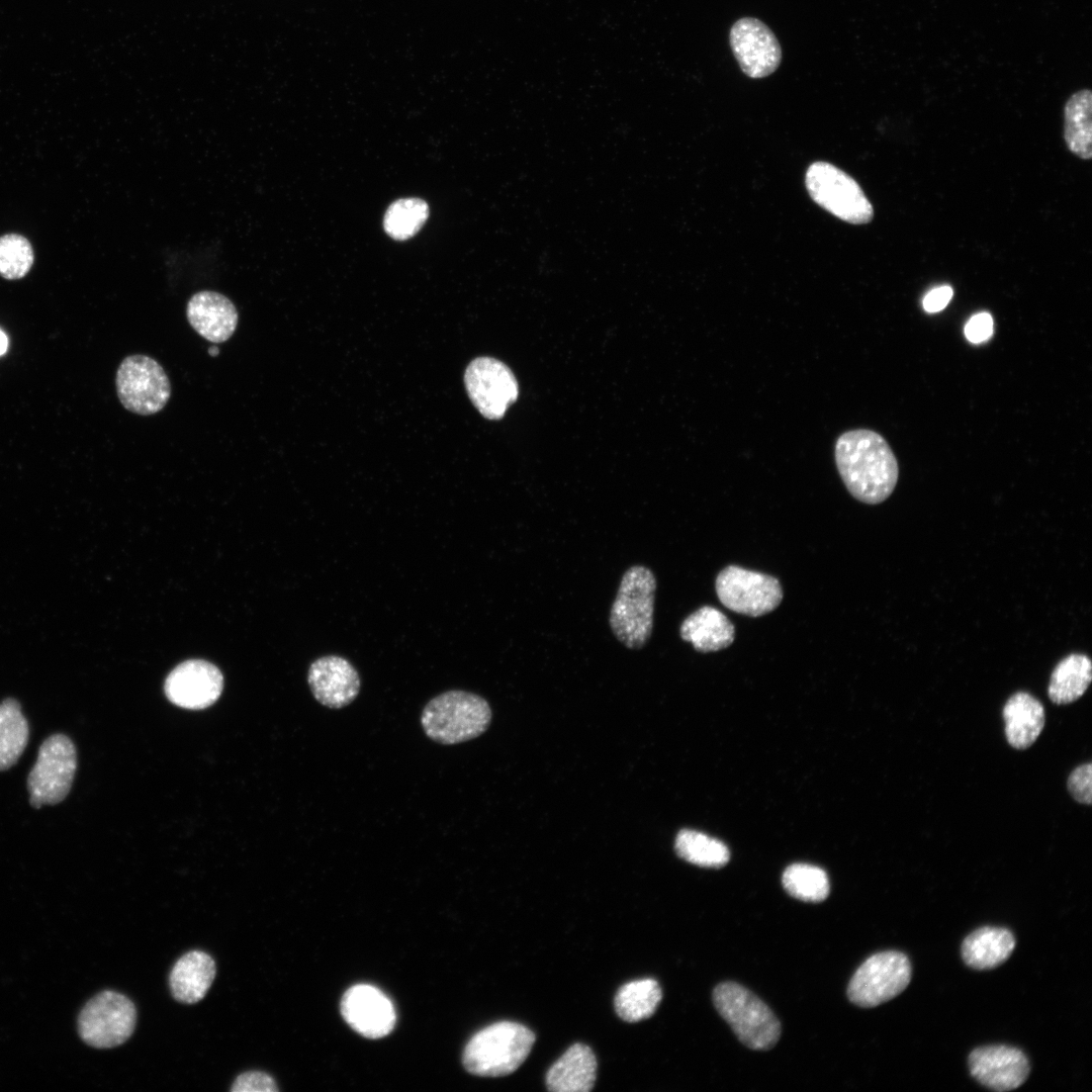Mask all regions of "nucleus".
I'll list each match as a JSON object with an SVG mask.
<instances>
[{
  "mask_svg": "<svg viewBox=\"0 0 1092 1092\" xmlns=\"http://www.w3.org/2000/svg\"><path fill=\"white\" fill-rule=\"evenodd\" d=\"M952 294V288L947 285L932 289L923 298L924 310L931 313L942 310L951 299Z\"/></svg>",
  "mask_w": 1092,
  "mask_h": 1092,
  "instance_id": "nucleus-35",
  "label": "nucleus"
},
{
  "mask_svg": "<svg viewBox=\"0 0 1092 1092\" xmlns=\"http://www.w3.org/2000/svg\"><path fill=\"white\" fill-rule=\"evenodd\" d=\"M729 43L741 71L752 79L771 75L782 62V48L761 20L745 16L730 28Z\"/></svg>",
  "mask_w": 1092,
  "mask_h": 1092,
  "instance_id": "nucleus-13",
  "label": "nucleus"
},
{
  "mask_svg": "<svg viewBox=\"0 0 1092 1092\" xmlns=\"http://www.w3.org/2000/svg\"><path fill=\"white\" fill-rule=\"evenodd\" d=\"M491 709L480 696L451 690L430 700L423 709L421 725L433 741L452 745L474 739L486 731Z\"/></svg>",
  "mask_w": 1092,
  "mask_h": 1092,
  "instance_id": "nucleus-3",
  "label": "nucleus"
},
{
  "mask_svg": "<svg viewBox=\"0 0 1092 1092\" xmlns=\"http://www.w3.org/2000/svg\"><path fill=\"white\" fill-rule=\"evenodd\" d=\"M782 882L789 895L805 902H821L827 898L830 891L826 873L807 863L789 866L783 874Z\"/></svg>",
  "mask_w": 1092,
  "mask_h": 1092,
  "instance_id": "nucleus-29",
  "label": "nucleus"
},
{
  "mask_svg": "<svg viewBox=\"0 0 1092 1092\" xmlns=\"http://www.w3.org/2000/svg\"><path fill=\"white\" fill-rule=\"evenodd\" d=\"M535 1038L531 1029L518 1022L490 1024L470 1038L464 1049L463 1065L477 1076L509 1075L527 1059Z\"/></svg>",
  "mask_w": 1092,
  "mask_h": 1092,
  "instance_id": "nucleus-4",
  "label": "nucleus"
},
{
  "mask_svg": "<svg viewBox=\"0 0 1092 1092\" xmlns=\"http://www.w3.org/2000/svg\"><path fill=\"white\" fill-rule=\"evenodd\" d=\"M1092 93L1081 89L1073 93L1064 108L1065 142L1069 150L1081 159L1092 157Z\"/></svg>",
  "mask_w": 1092,
  "mask_h": 1092,
  "instance_id": "nucleus-25",
  "label": "nucleus"
},
{
  "mask_svg": "<svg viewBox=\"0 0 1092 1092\" xmlns=\"http://www.w3.org/2000/svg\"><path fill=\"white\" fill-rule=\"evenodd\" d=\"M231 1091L233 1092H275L278 1087L274 1079L262 1071H248L237 1077Z\"/></svg>",
  "mask_w": 1092,
  "mask_h": 1092,
  "instance_id": "nucleus-33",
  "label": "nucleus"
},
{
  "mask_svg": "<svg viewBox=\"0 0 1092 1092\" xmlns=\"http://www.w3.org/2000/svg\"><path fill=\"white\" fill-rule=\"evenodd\" d=\"M8 348V338L3 331L0 330V356L3 355Z\"/></svg>",
  "mask_w": 1092,
  "mask_h": 1092,
  "instance_id": "nucleus-36",
  "label": "nucleus"
},
{
  "mask_svg": "<svg viewBox=\"0 0 1092 1092\" xmlns=\"http://www.w3.org/2000/svg\"><path fill=\"white\" fill-rule=\"evenodd\" d=\"M307 682L314 699L330 709H342L350 705L361 688L356 668L346 658L338 655L315 659L308 668Z\"/></svg>",
  "mask_w": 1092,
  "mask_h": 1092,
  "instance_id": "nucleus-17",
  "label": "nucleus"
},
{
  "mask_svg": "<svg viewBox=\"0 0 1092 1092\" xmlns=\"http://www.w3.org/2000/svg\"><path fill=\"white\" fill-rule=\"evenodd\" d=\"M29 726L20 704L12 698L0 703V771L13 766L23 753Z\"/></svg>",
  "mask_w": 1092,
  "mask_h": 1092,
  "instance_id": "nucleus-26",
  "label": "nucleus"
},
{
  "mask_svg": "<svg viewBox=\"0 0 1092 1092\" xmlns=\"http://www.w3.org/2000/svg\"><path fill=\"white\" fill-rule=\"evenodd\" d=\"M429 216L428 204L420 198H403L387 208L383 226L394 240L403 241L415 236Z\"/></svg>",
  "mask_w": 1092,
  "mask_h": 1092,
  "instance_id": "nucleus-30",
  "label": "nucleus"
},
{
  "mask_svg": "<svg viewBox=\"0 0 1092 1092\" xmlns=\"http://www.w3.org/2000/svg\"><path fill=\"white\" fill-rule=\"evenodd\" d=\"M968 1062L974 1079L986 1088L999 1092L1017 1089L1027 1080L1030 1072L1025 1054L1005 1044L977 1048L971 1052Z\"/></svg>",
  "mask_w": 1092,
  "mask_h": 1092,
  "instance_id": "nucleus-15",
  "label": "nucleus"
},
{
  "mask_svg": "<svg viewBox=\"0 0 1092 1092\" xmlns=\"http://www.w3.org/2000/svg\"><path fill=\"white\" fill-rule=\"evenodd\" d=\"M993 334V318L988 312L973 315L965 327V336L972 343L988 340Z\"/></svg>",
  "mask_w": 1092,
  "mask_h": 1092,
  "instance_id": "nucleus-34",
  "label": "nucleus"
},
{
  "mask_svg": "<svg viewBox=\"0 0 1092 1092\" xmlns=\"http://www.w3.org/2000/svg\"><path fill=\"white\" fill-rule=\"evenodd\" d=\"M805 183L811 198L836 217L853 224L868 223L874 209L866 194L849 175L826 162H815L806 172Z\"/></svg>",
  "mask_w": 1092,
  "mask_h": 1092,
  "instance_id": "nucleus-7",
  "label": "nucleus"
},
{
  "mask_svg": "<svg viewBox=\"0 0 1092 1092\" xmlns=\"http://www.w3.org/2000/svg\"><path fill=\"white\" fill-rule=\"evenodd\" d=\"M464 382L471 401L488 420L502 419L519 393L510 368L490 357L474 359L466 368Z\"/></svg>",
  "mask_w": 1092,
  "mask_h": 1092,
  "instance_id": "nucleus-12",
  "label": "nucleus"
},
{
  "mask_svg": "<svg viewBox=\"0 0 1092 1092\" xmlns=\"http://www.w3.org/2000/svg\"><path fill=\"white\" fill-rule=\"evenodd\" d=\"M216 973L214 960L202 950L184 953L173 966L169 977L173 997L185 1004L202 1000Z\"/></svg>",
  "mask_w": 1092,
  "mask_h": 1092,
  "instance_id": "nucleus-20",
  "label": "nucleus"
},
{
  "mask_svg": "<svg viewBox=\"0 0 1092 1092\" xmlns=\"http://www.w3.org/2000/svg\"><path fill=\"white\" fill-rule=\"evenodd\" d=\"M597 1078V1059L583 1043L572 1044L548 1070L546 1086L552 1092H587Z\"/></svg>",
  "mask_w": 1092,
  "mask_h": 1092,
  "instance_id": "nucleus-19",
  "label": "nucleus"
},
{
  "mask_svg": "<svg viewBox=\"0 0 1092 1092\" xmlns=\"http://www.w3.org/2000/svg\"><path fill=\"white\" fill-rule=\"evenodd\" d=\"M223 688V676L212 663L190 659L177 665L166 677L168 700L183 709L202 710L214 704Z\"/></svg>",
  "mask_w": 1092,
  "mask_h": 1092,
  "instance_id": "nucleus-14",
  "label": "nucleus"
},
{
  "mask_svg": "<svg viewBox=\"0 0 1092 1092\" xmlns=\"http://www.w3.org/2000/svg\"><path fill=\"white\" fill-rule=\"evenodd\" d=\"M715 587L722 605L749 617L774 611L783 600V589L776 577L736 565H729L718 574Z\"/></svg>",
  "mask_w": 1092,
  "mask_h": 1092,
  "instance_id": "nucleus-11",
  "label": "nucleus"
},
{
  "mask_svg": "<svg viewBox=\"0 0 1092 1092\" xmlns=\"http://www.w3.org/2000/svg\"><path fill=\"white\" fill-rule=\"evenodd\" d=\"M835 462L846 488L859 502L876 505L893 492L898 481L897 459L877 432L857 429L840 435Z\"/></svg>",
  "mask_w": 1092,
  "mask_h": 1092,
  "instance_id": "nucleus-1",
  "label": "nucleus"
},
{
  "mask_svg": "<svg viewBox=\"0 0 1092 1092\" xmlns=\"http://www.w3.org/2000/svg\"><path fill=\"white\" fill-rule=\"evenodd\" d=\"M656 577L644 565H633L622 575L611 606L609 625L618 641L640 649L649 640L654 622Z\"/></svg>",
  "mask_w": 1092,
  "mask_h": 1092,
  "instance_id": "nucleus-2",
  "label": "nucleus"
},
{
  "mask_svg": "<svg viewBox=\"0 0 1092 1092\" xmlns=\"http://www.w3.org/2000/svg\"><path fill=\"white\" fill-rule=\"evenodd\" d=\"M679 635L699 652H715L732 644L735 628L721 611L703 606L681 622Z\"/></svg>",
  "mask_w": 1092,
  "mask_h": 1092,
  "instance_id": "nucleus-22",
  "label": "nucleus"
},
{
  "mask_svg": "<svg viewBox=\"0 0 1092 1092\" xmlns=\"http://www.w3.org/2000/svg\"><path fill=\"white\" fill-rule=\"evenodd\" d=\"M1015 944V937L1009 929L983 926L964 939L961 947L962 959L974 970H992L1010 958Z\"/></svg>",
  "mask_w": 1092,
  "mask_h": 1092,
  "instance_id": "nucleus-23",
  "label": "nucleus"
},
{
  "mask_svg": "<svg viewBox=\"0 0 1092 1092\" xmlns=\"http://www.w3.org/2000/svg\"><path fill=\"white\" fill-rule=\"evenodd\" d=\"M115 385L123 407L141 416L162 411L171 395V384L165 370L158 361L147 355L125 357L116 371Z\"/></svg>",
  "mask_w": 1092,
  "mask_h": 1092,
  "instance_id": "nucleus-10",
  "label": "nucleus"
},
{
  "mask_svg": "<svg viewBox=\"0 0 1092 1092\" xmlns=\"http://www.w3.org/2000/svg\"><path fill=\"white\" fill-rule=\"evenodd\" d=\"M674 849L680 858L704 868H721L730 858L729 849L723 842L691 829L677 833Z\"/></svg>",
  "mask_w": 1092,
  "mask_h": 1092,
  "instance_id": "nucleus-28",
  "label": "nucleus"
},
{
  "mask_svg": "<svg viewBox=\"0 0 1092 1092\" xmlns=\"http://www.w3.org/2000/svg\"><path fill=\"white\" fill-rule=\"evenodd\" d=\"M33 263L29 242L19 235L0 238V275L6 279H19L27 274Z\"/></svg>",
  "mask_w": 1092,
  "mask_h": 1092,
  "instance_id": "nucleus-31",
  "label": "nucleus"
},
{
  "mask_svg": "<svg viewBox=\"0 0 1092 1092\" xmlns=\"http://www.w3.org/2000/svg\"><path fill=\"white\" fill-rule=\"evenodd\" d=\"M1002 715L1006 740L1015 749L1030 747L1045 723L1042 704L1025 692L1013 694L1005 703Z\"/></svg>",
  "mask_w": 1092,
  "mask_h": 1092,
  "instance_id": "nucleus-21",
  "label": "nucleus"
},
{
  "mask_svg": "<svg viewBox=\"0 0 1092 1092\" xmlns=\"http://www.w3.org/2000/svg\"><path fill=\"white\" fill-rule=\"evenodd\" d=\"M192 329L205 340L223 343L235 333L239 313L235 304L215 291H199L191 296L186 307Z\"/></svg>",
  "mask_w": 1092,
  "mask_h": 1092,
  "instance_id": "nucleus-18",
  "label": "nucleus"
},
{
  "mask_svg": "<svg viewBox=\"0 0 1092 1092\" xmlns=\"http://www.w3.org/2000/svg\"><path fill=\"white\" fill-rule=\"evenodd\" d=\"M346 1022L368 1038H380L391 1032L396 1015L390 999L379 989L358 984L348 989L341 1000Z\"/></svg>",
  "mask_w": 1092,
  "mask_h": 1092,
  "instance_id": "nucleus-16",
  "label": "nucleus"
},
{
  "mask_svg": "<svg viewBox=\"0 0 1092 1092\" xmlns=\"http://www.w3.org/2000/svg\"><path fill=\"white\" fill-rule=\"evenodd\" d=\"M1092 680L1090 658L1081 653H1073L1062 659L1054 668L1048 695L1057 705L1075 702L1087 691Z\"/></svg>",
  "mask_w": 1092,
  "mask_h": 1092,
  "instance_id": "nucleus-24",
  "label": "nucleus"
},
{
  "mask_svg": "<svg viewBox=\"0 0 1092 1092\" xmlns=\"http://www.w3.org/2000/svg\"><path fill=\"white\" fill-rule=\"evenodd\" d=\"M1068 791L1075 801L1090 805L1092 802V765L1091 762L1074 768L1067 782Z\"/></svg>",
  "mask_w": 1092,
  "mask_h": 1092,
  "instance_id": "nucleus-32",
  "label": "nucleus"
},
{
  "mask_svg": "<svg viewBox=\"0 0 1092 1092\" xmlns=\"http://www.w3.org/2000/svg\"><path fill=\"white\" fill-rule=\"evenodd\" d=\"M911 977V963L904 952L881 951L868 958L855 971L847 987V997L859 1007H876L902 993Z\"/></svg>",
  "mask_w": 1092,
  "mask_h": 1092,
  "instance_id": "nucleus-9",
  "label": "nucleus"
},
{
  "mask_svg": "<svg viewBox=\"0 0 1092 1092\" xmlns=\"http://www.w3.org/2000/svg\"><path fill=\"white\" fill-rule=\"evenodd\" d=\"M136 1009L125 995L106 990L91 998L78 1016V1032L82 1040L96 1049L122 1044L132 1034Z\"/></svg>",
  "mask_w": 1092,
  "mask_h": 1092,
  "instance_id": "nucleus-8",
  "label": "nucleus"
},
{
  "mask_svg": "<svg viewBox=\"0 0 1092 1092\" xmlns=\"http://www.w3.org/2000/svg\"><path fill=\"white\" fill-rule=\"evenodd\" d=\"M713 1002L744 1045L754 1051H767L778 1042L781 1035L779 1019L749 990L734 982H724L714 989Z\"/></svg>",
  "mask_w": 1092,
  "mask_h": 1092,
  "instance_id": "nucleus-5",
  "label": "nucleus"
},
{
  "mask_svg": "<svg viewBox=\"0 0 1092 1092\" xmlns=\"http://www.w3.org/2000/svg\"><path fill=\"white\" fill-rule=\"evenodd\" d=\"M661 998L657 981L635 980L620 987L615 996V1010L624 1021L638 1022L653 1015Z\"/></svg>",
  "mask_w": 1092,
  "mask_h": 1092,
  "instance_id": "nucleus-27",
  "label": "nucleus"
},
{
  "mask_svg": "<svg viewBox=\"0 0 1092 1092\" xmlns=\"http://www.w3.org/2000/svg\"><path fill=\"white\" fill-rule=\"evenodd\" d=\"M77 768V751L64 734L48 737L39 746L27 777L29 803L33 808L55 805L69 794Z\"/></svg>",
  "mask_w": 1092,
  "mask_h": 1092,
  "instance_id": "nucleus-6",
  "label": "nucleus"
}]
</instances>
